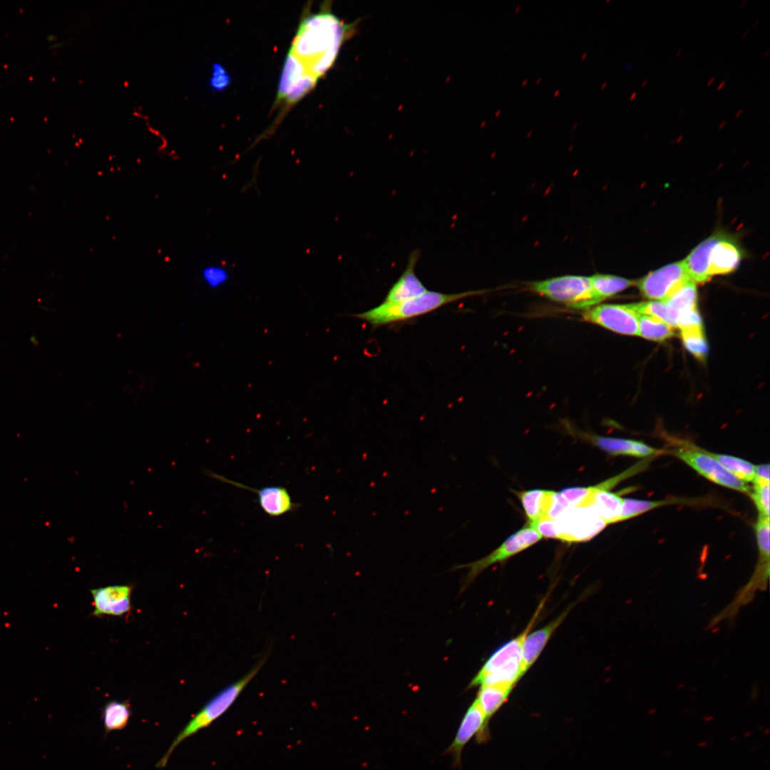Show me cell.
<instances>
[{
    "label": "cell",
    "mask_w": 770,
    "mask_h": 770,
    "mask_svg": "<svg viewBox=\"0 0 770 770\" xmlns=\"http://www.w3.org/2000/svg\"><path fill=\"white\" fill-rule=\"evenodd\" d=\"M674 454L708 480L737 491L751 493L749 486L732 475L705 450L686 446L675 449Z\"/></svg>",
    "instance_id": "cell-8"
},
{
    "label": "cell",
    "mask_w": 770,
    "mask_h": 770,
    "mask_svg": "<svg viewBox=\"0 0 770 770\" xmlns=\"http://www.w3.org/2000/svg\"><path fill=\"white\" fill-rule=\"evenodd\" d=\"M719 236H712L697 245L683 260L690 279L696 283H704L711 277L709 273V254Z\"/></svg>",
    "instance_id": "cell-20"
},
{
    "label": "cell",
    "mask_w": 770,
    "mask_h": 770,
    "mask_svg": "<svg viewBox=\"0 0 770 770\" xmlns=\"http://www.w3.org/2000/svg\"><path fill=\"white\" fill-rule=\"evenodd\" d=\"M752 483L754 485L770 484L769 465L768 463L755 466L754 478Z\"/></svg>",
    "instance_id": "cell-35"
},
{
    "label": "cell",
    "mask_w": 770,
    "mask_h": 770,
    "mask_svg": "<svg viewBox=\"0 0 770 770\" xmlns=\"http://www.w3.org/2000/svg\"><path fill=\"white\" fill-rule=\"evenodd\" d=\"M769 53H770V48H768V49L766 50V51L765 52L764 55V57H766V56H768V55L769 54Z\"/></svg>",
    "instance_id": "cell-45"
},
{
    "label": "cell",
    "mask_w": 770,
    "mask_h": 770,
    "mask_svg": "<svg viewBox=\"0 0 770 770\" xmlns=\"http://www.w3.org/2000/svg\"><path fill=\"white\" fill-rule=\"evenodd\" d=\"M714 80H715L714 77L711 78L709 80L708 83H707V86H709L714 82Z\"/></svg>",
    "instance_id": "cell-37"
},
{
    "label": "cell",
    "mask_w": 770,
    "mask_h": 770,
    "mask_svg": "<svg viewBox=\"0 0 770 770\" xmlns=\"http://www.w3.org/2000/svg\"><path fill=\"white\" fill-rule=\"evenodd\" d=\"M589 277L593 291L601 302L636 283L635 281L612 274H596Z\"/></svg>",
    "instance_id": "cell-24"
},
{
    "label": "cell",
    "mask_w": 770,
    "mask_h": 770,
    "mask_svg": "<svg viewBox=\"0 0 770 770\" xmlns=\"http://www.w3.org/2000/svg\"><path fill=\"white\" fill-rule=\"evenodd\" d=\"M682 48H680V49H679V50L677 51V52L676 55H675V57H676V58L679 57V56L680 55V53H682Z\"/></svg>",
    "instance_id": "cell-43"
},
{
    "label": "cell",
    "mask_w": 770,
    "mask_h": 770,
    "mask_svg": "<svg viewBox=\"0 0 770 770\" xmlns=\"http://www.w3.org/2000/svg\"><path fill=\"white\" fill-rule=\"evenodd\" d=\"M474 736L478 743L490 738L488 725L476 699L466 712L452 743L445 751V754L452 756L453 766L461 765L463 750Z\"/></svg>",
    "instance_id": "cell-11"
},
{
    "label": "cell",
    "mask_w": 770,
    "mask_h": 770,
    "mask_svg": "<svg viewBox=\"0 0 770 770\" xmlns=\"http://www.w3.org/2000/svg\"><path fill=\"white\" fill-rule=\"evenodd\" d=\"M637 94V93L636 91L633 92V93L631 95V96L630 98V101H633L635 99V98L636 97Z\"/></svg>",
    "instance_id": "cell-40"
},
{
    "label": "cell",
    "mask_w": 770,
    "mask_h": 770,
    "mask_svg": "<svg viewBox=\"0 0 770 770\" xmlns=\"http://www.w3.org/2000/svg\"><path fill=\"white\" fill-rule=\"evenodd\" d=\"M540 605L526 628L516 637L503 644L486 660L469 684L476 686H506L514 687L522 677L520 667L523 645L541 610Z\"/></svg>",
    "instance_id": "cell-4"
},
{
    "label": "cell",
    "mask_w": 770,
    "mask_h": 770,
    "mask_svg": "<svg viewBox=\"0 0 770 770\" xmlns=\"http://www.w3.org/2000/svg\"><path fill=\"white\" fill-rule=\"evenodd\" d=\"M759 23V20H756L752 25V29H754Z\"/></svg>",
    "instance_id": "cell-44"
},
{
    "label": "cell",
    "mask_w": 770,
    "mask_h": 770,
    "mask_svg": "<svg viewBox=\"0 0 770 770\" xmlns=\"http://www.w3.org/2000/svg\"><path fill=\"white\" fill-rule=\"evenodd\" d=\"M647 78H645V80L643 81L642 83L641 84V88H644V87L645 86V85L647 84Z\"/></svg>",
    "instance_id": "cell-42"
},
{
    "label": "cell",
    "mask_w": 770,
    "mask_h": 770,
    "mask_svg": "<svg viewBox=\"0 0 770 770\" xmlns=\"http://www.w3.org/2000/svg\"><path fill=\"white\" fill-rule=\"evenodd\" d=\"M357 23L346 24L323 6L303 18L289 53L302 65L307 76L317 80L333 66L343 43L355 32Z\"/></svg>",
    "instance_id": "cell-1"
},
{
    "label": "cell",
    "mask_w": 770,
    "mask_h": 770,
    "mask_svg": "<svg viewBox=\"0 0 770 770\" xmlns=\"http://www.w3.org/2000/svg\"><path fill=\"white\" fill-rule=\"evenodd\" d=\"M419 257L420 251L417 250L411 253L406 269L391 287L383 303L406 301L419 297L428 290L415 272Z\"/></svg>",
    "instance_id": "cell-14"
},
{
    "label": "cell",
    "mask_w": 770,
    "mask_h": 770,
    "mask_svg": "<svg viewBox=\"0 0 770 770\" xmlns=\"http://www.w3.org/2000/svg\"><path fill=\"white\" fill-rule=\"evenodd\" d=\"M743 112V108L739 109L735 115V118H737Z\"/></svg>",
    "instance_id": "cell-38"
},
{
    "label": "cell",
    "mask_w": 770,
    "mask_h": 770,
    "mask_svg": "<svg viewBox=\"0 0 770 770\" xmlns=\"http://www.w3.org/2000/svg\"><path fill=\"white\" fill-rule=\"evenodd\" d=\"M726 123H727V121H726V120H724V121H722V123H720V125H719V128H719V129H722V128H723L724 127V125H726Z\"/></svg>",
    "instance_id": "cell-39"
},
{
    "label": "cell",
    "mask_w": 770,
    "mask_h": 770,
    "mask_svg": "<svg viewBox=\"0 0 770 770\" xmlns=\"http://www.w3.org/2000/svg\"><path fill=\"white\" fill-rule=\"evenodd\" d=\"M741 259V252L737 246L729 240L719 237L709 254L710 277L733 272L739 265Z\"/></svg>",
    "instance_id": "cell-18"
},
{
    "label": "cell",
    "mask_w": 770,
    "mask_h": 770,
    "mask_svg": "<svg viewBox=\"0 0 770 770\" xmlns=\"http://www.w3.org/2000/svg\"><path fill=\"white\" fill-rule=\"evenodd\" d=\"M481 291L443 293L427 290L421 295L397 303H381L377 307L354 315L374 327L406 321L456 302L467 297L481 294Z\"/></svg>",
    "instance_id": "cell-3"
},
{
    "label": "cell",
    "mask_w": 770,
    "mask_h": 770,
    "mask_svg": "<svg viewBox=\"0 0 770 770\" xmlns=\"http://www.w3.org/2000/svg\"><path fill=\"white\" fill-rule=\"evenodd\" d=\"M630 305L638 314L659 319L671 326L663 301L642 302L631 303Z\"/></svg>",
    "instance_id": "cell-30"
},
{
    "label": "cell",
    "mask_w": 770,
    "mask_h": 770,
    "mask_svg": "<svg viewBox=\"0 0 770 770\" xmlns=\"http://www.w3.org/2000/svg\"><path fill=\"white\" fill-rule=\"evenodd\" d=\"M574 605H570L556 618L550 622L545 626L534 632L527 634L523 645L521 659V675L522 677L533 666L545 648L548 640L558 627L562 624L569 614Z\"/></svg>",
    "instance_id": "cell-15"
},
{
    "label": "cell",
    "mask_w": 770,
    "mask_h": 770,
    "mask_svg": "<svg viewBox=\"0 0 770 770\" xmlns=\"http://www.w3.org/2000/svg\"><path fill=\"white\" fill-rule=\"evenodd\" d=\"M309 77L311 76L305 74L299 62L288 53L281 72L274 105L283 103L289 94Z\"/></svg>",
    "instance_id": "cell-21"
},
{
    "label": "cell",
    "mask_w": 770,
    "mask_h": 770,
    "mask_svg": "<svg viewBox=\"0 0 770 770\" xmlns=\"http://www.w3.org/2000/svg\"><path fill=\"white\" fill-rule=\"evenodd\" d=\"M638 317L630 304L595 305L582 314V318L589 322L625 335L638 334Z\"/></svg>",
    "instance_id": "cell-10"
},
{
    "label": "cell",
    "mask_w": 770,
    "mask_h": 770,
    "mask_svg": "<svg viewBox=\"0 0 770 770\" xmlns=\"http://www.w3.org/2000/svg\"><path fill=\"white\" fill-rule=\"evenodd\" d=\"M749 32V29L746 30L745 32L744 33V34L742 35L741 38L742 39L745 38V37L748 35Z\"/></svg>",
    "instance_id": "cell-41"
},
{
    "label": "cell",
    "mask_w": 770,
    "mask_h": 770,
    "mask_svg": "<svg viewBox=\"0 0 770 770\" xmlns=\"http://www.w3.org/2000/svg\"><path fill=\"white\" fill-rule=\"evenodd\" d=\"M674 334V328L667 323L655 317L639 314L637 336L649 340L662 342Z\"/></svg>",
    "instance_id": "cell-25"
},
{
    "label": "cell",
    "mask_w": 770,
    "mask_h": 770,
    "mask_svg": "<svg viewBox=\"0 0 770 770\" xmlns=\"http://www.w3.org/2000/svg\"><path fill=\"white\" fill-rule=\"evenodd\" d=\"M696 284L689 281L669 298L663 301L667 313L673 328L678 327L698 312Z\"/></svg>",
    "instance_id": "cell-16"
},
{
    "label": "cell",
    "mask_w": 770,
    "mask_h": 770,
    "mask_svg": "<svg viewBox=\"0 0 770 770\" xmlns=\"http://www.w3.org/2000/svg\"><path fill=\"white\" fill-rule=\"evenodd\" d=\"M746 2H747V1H746V0H744V1L742 2V4H741V5H740V7H741V8H742V7H743V6H744V4H745L746 3Z\"/></svg>",
    "instance_id": "cell-46"
},
{
    "label": "cell",
    "mask_w": 770,
    "mask_h": 770,
    "mask_svg": "<svg viewBox=\"0 0 770 770\" xmlns=\"http://www.w3.org/2000/svg\"><path fill=\"white\" fill-rule=\"evenodd\" d=\"M132 714L128 701L111 700L105 704L101 711L104 735L125 729Z\"/></svg>",
    "instance_id": "cell-22"
},
{
    "label": "cell",
    "mask_w": 770,
    "mask_h": 770,
    "mask_svg": "<svg viewBox=\"0 0 770 770\" xmlns=\"http://www.w3.org/2000/svg\"><path fill=\"white\" fill-rule=\"evenodd\" d=\"M541 538V535L534 528L527 525L511 535L488 555L470 563L455 565L453 570L468 569L465 580V585H468L489 566L503 562L520 553L538 543Z\"/></svg>",
    "instance_id": "cell-7"
},
{
    "label": "cell",
    "mask_w": 770,
    "mask_h": 770,
    "mask_svg": "<svg viewBox=\"0 0 770 770\" xmlns=\"http://www.w3.org/2000/svg\"><path fill=\"white\" fill-rule=\"evenodd\" d=\"M680 335L685 348L697 359L704 361L708 352L703 325L684 327Z\"/></svg>",
    "instance_id": "cell-27"
},
{
    "label": "cell",
    "mask_w": 770,
    "mask_h": 770,
    "mask_svg": "<svg viewBox=\"0 0 770 770\" xmlns=\"http://www.w3.org/2000/svg\"><path fill=\"white\" fill-rule=\"evenodd\" d=\"M555 493L540 489L515 492L522 504L528 525L532 526L548 517Z\"/></svg>",
    "instance_id": "cell-19"
},
{
    "label": "cell",
    "mask_w": 770,
    "mask_h": 770,
    "mask_svg": "<svg viewBox=\"0 0 770 770\" xmlns=\"http://www.w3.org/2000/svg\"><path fill=\"white\" fill-rule=\"evenodd\" d=\"M770 524L769 518L759 515L755 525V532L759 555L762 562L769 563L770 550Z\"/></svg>",
    "instance_id": "cell-29"
},
{
    "label": "cell",
    "mask_w": 770,
    "mask_h": 770,
    "mask_svg": "<svg viewBox=\"0 0 770 770\" xmlns=\"http://www.w3.org/2000/svg\"><path fill=\"white\" fill-rule=\"evenodd\" d=\"M553 520L558 539L569 543L587 540L607 525L590 507H569Z\"/></svg>",
    "instance_id": "cell-6"
},
{
    "label": "cell",
    "mask_w": 770,
    "mask_h": 770,
    "mask_svg": "<svg viewBox=\"0 0 770 770\" xmlns=\"http://www.w3.org/2000/svg\"><path fill=\"white\" fill-rule=\"evenodd\" d=\"M689 281L692 280L681 260L650 272L635 284L647 298L664 301Z\"/></svg>",
    "instance_id": "cell-9"
},
{
    "label": "cell",
    "mask_w": 770,
    "mask_h": 770,
    "mask_svg": "<svg viewBox=\"0 0 770 770\" xmlns=\"http://www.w3.org/2000/svg\"><path fill=\"white\" fill-rule=\"evenodd\" d=\"M230 78L224 67L216 63L213 64L209 85L212 91H221L230 84Z\"/></svg>",
    "instance_id": "cell-33"
},
{
    "label": "cell",
    "mask_w": 770,
    "mask_h": 770,
    "mask_svg": "<svg viewBox=\"0 0 770 770\" xmlns=\"http://www.w3.org/2000/svg\"><path fill=\"white\" fill-rule=\"evenodd\" d=\"M725 83H726V81H725V80L722 81V82H721V83H719V85L718 86V87L717 88V91H720V90H721V89H722V88H723V87L724 86Z\"/></svg>",
    "instance_id": "cell-36"
},
{
    "label": "cell",
    "mask_w": 770,
    "mask_h": 770,
    "mask_svg": "<svg viewBox=\"0 0 770 770\" xmlns=\"http://www.w3.org/2000/svg\"><path fill=\"white\" fill-rule=\"evenodd\" d=\"M682 137H683L682 135H680V136L679 137V138H678V142H679V141H680V140H682Z\"/></svg>",
    "instance_id": "cell-47"
},
{
    "label": "cell",
    "mask_w": 770,
    "mask_h": 770,
    "mask_svg": "<svg viewBox=\"0 0 770 770\" xmlns=\"http://www.w3.org/2000/svg\"><path fill=\"white\" fill-rule=\"evenodd\" d=\"M531 527L534 528L542 538L545 537L558 539V535L554 526V520L550 518H543Z\"/></svg>",
    "instance_id": "cell-34"
},
{
    "label": "cell",
    "mask_w": 770,
    "mask_h": 770,
    "mask_svg": "<svg viewBox=\"0 0 770 770\" xmlns=\"http://www.w3.org/2000/svg\"><path fill=\"white\" fill-rule=\"evenodd\" d=\"M674 500H645L623 498L621 505L620 521L630 519L652 509L673 503Z\"/></svg>",
    "instance_id": "cell-28"
},
{
    "label": "cell",
    "mask_w": 770,
    "mask_h": 770,
    "mask_svg": "<svg viewBox=\"0 0 770 770\" xmlns=\"http://www.w3.org/2000/svg\"><path fill=\"white\" fill-rule=\"evenodd\" d=\"M705 451L740 481L746 483L753 481L755 465L735 456Z\"/></svg>",
    "instance_id": "cell-26"
},
{
    "label": "cell",
    "mask_w": 770,
    "mask_h": 770,
    "mask_svg": "<svg viewBox=\"0 0 770 770\" xmlns=\"http://www.w3.org/2000/svg\"><path fill=\"white\" fill-rule=\"evenodd\" d=\"M514 687L505 686H482L476 698L482 709L487 724L508 698Z\"/></svg>",
    "instance_id": "cell-23"
},
{
    "label": "cell",
    "mask_w": 770,
    "mask_h": 770,
    "mask_svg": "<svg viewBox=\"0 0 770 770\" xmlns=\"http://www.w3.org/2000/svg\"><path fill=\"white\" fill-rule=\"evenodd\" d=\"M210 476L222 482L256 493L261 508L271 517L281 516L288 512L293 511L298 507V505L292 501L288 491L284 487L272 486L254 488L241 483L233 481L217 473H210Z\"/></svg>",
    "instance_id": "cell-12"
},
{
    "label": "cell",
    "mask_w": 770,
    "mask_h": 770,
    "mask_svg": "<svg viewBox=\"0 0 770 770\" xmlns=\"http://www.w3.org/2000/svg\"><path fill=\"white\" fill-rule=\"evenodd\" d=\"M94 607L92 615L123 616L131 610L132 587L115 585L91 590Z\"/></svg>",
    "instance_id": "cell-13"
},
{
    "label": "cell",
    "mask_w": 770,
    "mask_h": 770,
    "mask_svg": "<svg viewBox=\"0 0 770 770\" xmlns=\"http://www.w3.org/2000/svg\"><path fill=\"white\" fill-rule=\"evenodd\" d=\"M769 485H754L753 491L749 493L754 502L759 515L769 518Z\"/></svg>",
    "instance_id": "cell-31"
},
{
    "label": "cell",
    "mask_w": 770,
    "mask_h": 770,
    "mask_svg": "<svg viewBox=\"0 0 770 770\" xmlns=\"http://www.w3.org/2000/svg\"><path fill=\"white\" fill-rule=\"evenodd\" d=\"M266 660L267 657H262L245 674L225 687L207 701L177 734L155 766L159 769L165 767L173 752L181 742L209 727L222 716L258 674Z\"/></svg>",
    "instance_id": "cell-2"
},
{
    "label": "cell",
    "mask_w": 770,
    "mask_h": 770,
    "mask_svg": "<svg viewBox=\"0 0 770 770\" xmlns=\"http://www.w3.org/2000/svg\"><path fill=\"white\" fill-rule=\"evenodd\" d=\"M586 438L592 444L612 456H630L650 457L660 451L646 443L631 439H624L597 435H587Z\"/></svg>",
    "instance_id": "cell-17"
},
{
    "label": "cell",
    "mask_w": 770,
    "mask_h": 770,
    "mask_svg": "<svg viewBox=\"0 0 770 770\" xmlns=\"http://www.w3.org/2000/svg\"><path fill=\"white\" fill-rule=\"evenodd\" d=\"M202 277L207 286L212 288H217L226 283L229 277V274L224 267L219 266H209L203 269Z\"/></svg>",
    "instance_id": "cell-32"
},
{
    "label": "cell",
    "mask_w": 770,
    "mask_h": 770,
    "mask_svg": "<svg viewBox=\"0 0 770 770\" xmlns=\"http://www.w3.org/2000/svg\"><path fill=\"white\" fill-rule=\"evenodd\" d=\"M537 293L575 309H588L601 301L593 291L590 277L565 275L531 284Z\"/></svg>",
    "instance_id": "cell-5"
}]
</instances>
